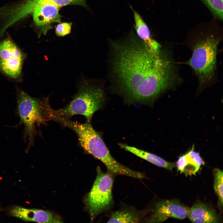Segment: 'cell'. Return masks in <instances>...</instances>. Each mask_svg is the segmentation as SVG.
I'll return each instance as SVG.
<instances>
[{"label": "cell", "mask_w": 223, "mask_h": 223, "mask_svg": "<svg viewBox=\"0 0 223 223\" xmlns=\"http://www.w3.org/2000/svg\"><path fill=\"white\" fill-rule=\"evenodd\" d=\"M52 110L47 98L40 100L23 91L19 94L17 111L20 119V124L24 126V137L28 139V146H30L33 143L36 126L51 119Z\"/></svg>", "instance_id": "cell-4"}, {"label": "cell", "mask_w": 223, "mask_h": 223, "mask_svg": "<svg viewBox=\"0 0 223 223\" xmlns=\"http://www.w3.org/2000/svg\"><path fill=\"white\" fill-rule=\"evenodd\" d=\"M187 215L194 223H218L219 218L216 212L205 204L198 203L188 210Z\"/></svg>", "instance_id": "cell-12"}, {"label": "cell", "mask_w": 223, "mask_h": 223, "mask_svg": "<svg viewBox=\"0 0 223 223\" xmlns=\"http://www.w3.org/2000/svg\"><path fill=\"white\" fill-rule=\"evenodd\" d=\"M198 35L186 42L191 55L186 64L196 77L198 90L201 91L211 87L216 82L217 53L222 37L211 32Z\"/></svg>", "instance_id": "cell-2"}, {"label": "cell", "mask_w": 223, "mask_h": 223, "mask_svg": "<svg viewBox=\"0 0 223 223\" xmlns=\"http://www.w3.org/2000/svg\"><path fill=\"white\" fill-rule=\"evenodd\" d=\"M42 1L51 3L59 7L69 5H80L84 7L86 5L85 0H43Z\"/></svg>", "instance_id": "cell-19"}, {"label": "cell", "mask_w": 223, "mask_h": 223, "mask_svg": "<svg viewBox=\"0 0 223 223\" xmlns=\"http://www.w3.org/2000/svg\"><path fill=\"white\" fill-rule=\"evenodd\" d=\"M71 29V23H61L57 26L55 30V33L58 37L64 36L70 33Z\"/></svg>", "instance_id": "cell-20"}, {"label": "cell", "mask_w": 223, "mask_h": 223, "mask_svg": "<svg viewBox=\"0 0 223 223\" xmlns=\"http://www.w3.org/2000/svg\"><path fill=\"white\" fill-rule=\"evenodd\" d=\"M201 0L215 17L222 20L223 0Z\"/></svg>", "instance_id": "cell-18"}, {"label": "cell", "mask_w": 223, "mask_h": 223, "mask_svg": "<svg viewBox=\"0 0 223 223\" xmlns=\"http://www.w3.org/2000/svg\"><path fill=\"white\" fill-rule=\"evenodd\" d=\"M105 97L102 87L84 85L68 104L61 109L53 110V114L66 119L75 115H81L90 122L94 114L103 104Z\"/></svg>", "instance_id": "cell-5"}, {"label": "cell", "mask_w": 223, "mask_h": 223, "mask_svg": "<svg viewBox=\"0 0 223 223\" xmlns=\"http://www.w3.org/2000/svg\"><path fill=\"white\" fill-rule=\"evenodd\" d=\"M97 175L88 195L87 207L92 220L103 212L110 210L113 204L112 189L114 175L103 172L99 167Z\"/></svg>", "instance_id": "cell-6"}, {"label": "cell", "mask_w": 223, "mask_h": 223, "mask_svg": "<svg viewBox=\"0 0 223 223\" xmlns=\"http://www.w3.org/2000/svg\"><path fill=\"white\" fill-rule=\"evenodd\" d=\"M110 87L130 102L151 103L176 89L182 79L171 50H153L132 29L122 40L108 41Z\"/></svg>", "instance_id": "cell-1"}, {"label": "cell", "mask_w": 223, "mask_h": 223, "mask_svg": "<svg viewBox=\"0 0 223 223\" xmlns=\"http://www.w3.org/2000/svg\"><path fill=\"white\" fill-rule=\"evenodd\" d=\"M130 6L133 13L135 22L134 28L137 36L150 49L159 50L162 45L152 38L148 27L141 16L131 6Z\"/></svg>", "instance_id": "cell-13"}, {"label": "cell", "mask_w": 223, "mask_h": 223, "mask_svg": "<svg viewBox=\"0 0 223 223\" xmlns=\"http://www.w3.org/2000/svg\"><path fill=\"white\" fill-rule=\"evenodd\" d=\"M214 177V189L218 198V203L221 207L223 205V173L218 168H215L213 171Z\"/></svg>", "instance_id": "cell-17"}, {"label": "cell", "mask_w": 223, "mask_h": 223, "mask_svg": "<svg viewBox=\"0 0 223 223\" xmlns=\"http://www.w3.org/2000/svg\"><path fill=\"white\" fill-rule=\"evenodd\" d=\"M204 161L199 154L194 150V146L185 155L181 156L176 163L177 170L186 175H195Z\"/></svg>", "instance_id": "cell-11"}, {"label": "cell", "mask_w": 223, "mask_h": 223, "mask_svg": "<svg viewBox=\"0 0 223 223\" xmlns=\"http://www.w3.org/2000/svg\"><path fill=\"white\" fill-rule=\"evenodd\" d=\"M59 10L57 6L44 1L35 8L33 12V19L35 24L41 28V33L46 34L53 23L60 22L61 16Z\"/></svg>", "instance_id": "cell-8"}, {"label": "cell", "mask_w": 223, "mask_h": 223, "mask_svg": "<svg viewBox=\"0 0 223 223\" xmlns=\"http://www.w3.org/2000/svg\"><path fill=\"white\" fill-rule=\"evenodd\" d=\"M119 145L126 151L157 166L172 170L176 166L175 163L167 162L162 158L152 153L124 144H120Z\"/></svg>", "instance_id": "cell-14"}, {"label": "cell", "mask_w": 223, "mask_h": 223, "mask_svg": "<svg viewBox=\"0 0 223 223\" xmlns=\"http://www.w3.org/2000/svg\"><path fill=\"white\" fill-rule=\"evenodd\" d=\"M56 120L75 131L82 147L102 161L107 171L114 175H124L134 178L137 177V171L121 164L112 157L100 134L90 122L81 123L60 117H57Z\"/></svg>", "instance_id": "cell-3"}, {"label": "cell", "mask_w": 223, "mask_h": 223, "mask_svg": "<svg viewBox=\"0 0 223 223\" xmlns=\"http://www.w3.org/2000/svg\"><path fill=\"white\" fill-rule=\"evenodd\" d=\"M13 216L25 221L39 223L62 222L59 217L48 211L37 209H27L19 206H15L10 210Z\"/></svg>", "instance_id": "cell-9"}, {"label": "cell", "mask_w": 223, "mask_h": 223, "mask_svg": "<svg viewBox=\"0 0 223 223\" xmlns=\"http://www.w3.org/2000/svg\"><path fill=\"white\" fill-rule=\"evenodd\" d=\"M149 212V210L147 209L139 210L131 207L121 208L111 212L107 223H136L144 222L146 219Z\"/></svg>", "instance_id": "cell-10"}, {"label": "cell", "mask_w": 223, "mask_h": 223, "mask_svg": "<svg viewBox=\"0 0 223 223\" xmlns=\"http://www.w3.org/2000/svg\"><path fill=\"white\" fill-rule=\"evenodd\" d=\"M188 212V209L177 200H161L156 203L144 222L161 223L170 217L182 220L186 217Z\"/></svg>", "instance_id": "cell-7"}, {"label": "cell", "mask_w": 223, "mask_h": 223, "mask_svg": "<svg viewBox=\"0 0 223 223\" xmlns=\"http://www.w3.org/2000/svg\"><path fill=\"white\" fill-rule=\"evenodd\" d=\"M16 57L24 58L21 51L11 40L7 39L0 43V60Z\"/></svg>", "instance_id": "cell-16"}, {"label": "cell", "mask_w": 223, "mask_h": 223, "mask_svg": "<svg viewBox=\"0 0 223 223\" xmlns=\"http://www.w3.org/2000/svg\"><path fill=\"white\" fill-rule=\"evenodd\" d=\"M23 59L14 57L0 60V68L10 77L16 78L20 73Z\"/></svg>", "instance_id": "cell-15"}]
</instances>
